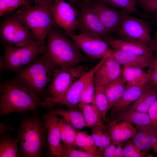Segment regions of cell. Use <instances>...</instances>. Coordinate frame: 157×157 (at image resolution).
Here are the masks:
<instances>
[{"instance_id": "32", "label": "cell", "mask_w": 157, "mask_h": 157, "mask_svg": "<svg viewBox=\"0 0 157 157\" xmlns=\"http://www.w3.org/2000/svg\"><path fill=\"white\" fill-rule=\"evenodd\" d=\"M34 0H0V17L15 11L20 7L32 5Z\"/></svg>"}, {"instance_id": "20", "label": "cell", "mask_w": 157, "mask_h": 157, "mask_svg": "<svg viewBox=\"0 0 157 157\" xmlns=\"http://www.w3.org/2000/svg\"><path fill=\"white\" fill-rule=\"evenodd\" d=\"M136 132L131 139L134 144L145 155L157 143L156 131L157 126L151 125L135 126Z\"/></svg>"}, {"instance_id": "6", "label": "cell", "mask_w": 157, "mask_h": 157, "mask_svg": "<svg viewBox=\"0 0 157 157\" xmlns=\"http://www.w3.org/2000/svg\"><path fill=\"white\" fill-rule=\"evenodd\" d=\"M45 46L34 39L22 45L3 47L4 53L0 62L5 69L15 73L42 54Z\"/></svg>"}, {"instance_id": "40", "label": "cell", "mask_w": 157, "mask_h": 157, "mask_svg": "<svg viewBox=\"0 0 157 157\" xmlns=\"http://www.w3.org/2000/svg\"><path fill=\"white\" fill-rule=\"evenodd\" d=\"M88 134L87 131H77L75 140V143L76 147L83 149Z\"/></svg>"}, {"instance_id": "19", "label": "cell", "mask_w": 157, "mask_h": 157, "mask_svg": "<svg viewBox=\"0 0 157 157\" xmlns=\"http://www.w3.org/2000/svg\"><path fill=\"white\" fill-rule=\"evenodd\" d=\"M148 85L141 86L126 84L122 96L110 109V117L129 108L130 105L141 95Z\"/></svg>"}, {"instance_id": "4", "label": "cell", "mask_w": 157, "mask_h": 157, "mask_svg": "<svg viewBox=\"0 0 157 157\" xmlns=\"http://www.w3.org/2000/svg\"><path fill=\"white\" fill-rule=\"evenodd\" d=\"M41 102L23 89L15 79L0 85L1 117L13 112L35 113L42 107Z\"/></svg>"}, {"instance_id": "36", "label": "cell", "mask_w": 157, "mask_h": 157, "mask_svg": "<svg viewBox=\"0 0 157 157\" xmlns=\"http://www.w3.org/2000/svg\"><path fill=\"white\" fill-rule=\"evenodd\" d=\"M144 13H157V0H136Z\"/></svg>"}, {"instance_id": "33", "label": "cell", "mask_w": 157, "mask_h": 157, "mask_svg": "<svg viewBox=\"0 0 157 157\" xmlns=\"http://www.w3.org/2000/svg\"><path fill=\"white\" fill-rule=\"evenodd\" d=\"M95 89V86L93 79L84 90L79 103L94 105Z\"/></svg>"}, {"instance_id": "10", "label": "cell", "mask_w": 157, "mask_h": 157, "mask_svg": "<svg viewBox=\"0 0 157 157\" xmlns=\"http://www.w3.org/2000/svg\"><path fill=\"white\" fill-rule=\"evenodd\" d=\"M65 33L90 58L101 60L111 53L113 50L100 36L84 33Z\"/></svg>"}, {"instance_id": "7", "label": "cell", "mask_w": 157, "mask_h": 157, "mask_svg": "<svg viewBox=\"0 0 157 157\" xmlns=\"http://www.w3.org/2000/svg\"><path fill=\"white\" fill-rule=\"evenodd\" d=\"M3 16L0 21V38L3 47L20 46L35 39L32 32L18 17L16 11Z\"/></svg>"}, {"instance_id": "43", "label": "cell", "mask_w": 157, "mask_h": 157, "mask_svg": "<svg viewBox=\"0 0 157 157\" xmlns=\"http://www.w3.org/2000/svg\"><path fill=\"white\" fill-rule=\"evenodd\" d=\"M122 144L123 143H122L117 145L115 151V157H124Z\"/></svg>"}, {"instance_id": "13", "label": "cell", "mask_w": 157, "mask_h": 157, "mask_svg": "<svg viewBox=\"0 0 157 157\" xmlns=\"http://www.w3.org/2000/svg\"><path fill=\"white\" fill-rule=\"evenodd\" d=\"M78 10L70 3L54 0L52 16L54 24L66 33L74 34L77 30Z\"/></svg>"}, {"instance_id": "35", "label": "cell", "mask_w": 157, "mask_h": 157, "mask_svg": "<svg viewBox=\"0 0 157 157\" xmlns=\"http://www.w3.org/2000/svg\"><path fill=\"white\" fill-rule=\"evenodd\" d=\"M76 147L64 146L61 157H94L84 151L77 150Z\"/></svg>"}, {"instance_id": "34", "label": "cell", "mask_w": 157, "mask_h": 157, "mask_svg": "<svg viewBox=\"0 0 157 157\" xmlns=\"http://www.w3.org/2000/svg\"><path fill=\"white\" fill-rule=\"evenodd\" d=\"M126 142L123 148L124 157H144L146 156L131 140Z\"/></svg>"}, {"instance_id": "44", "label": "cell", "mask_w": 157, "mask_h": 157, "mask_svg": "<svg viewBox=\"0 0 157 157\" xmlns=\"http://www.w3.org/2000/svg\"><path fill=\"white\" fill-rule=\"evenodd\" d=\"M153 39V46L152 51L154 53V55L157 56V32L154 33Z\"/></svg>"}, {"instance_id": "17", "label": "cell", "mask_w": 157, "mask_h": 157, "mask_svg": "<svg viewBox=\"0 0 157 157\" xmlns=\"http://www.w3.org/2000/svg\"><path fill=\"white\" fill-rule=\"evenodd\" d=\"M103 38L113 49H117L151 58H154L153 51L145 44L118 39L111 36Z\"/></svg>"}, {"instance_id": "31", "label": "cell", "mask_w": 157, "mask_h": 157, "mask_svg": "<svg viewBox=\"0 0 157 157\" xmlns=\"http://www.w3.org/2000/svg\"><path fill=\"white\" fill-rule=\"evenodd\" d=\"M94 105L103 120H106L110 107L108 99L102 86H95Z\"/></svg>"}, {"instance_id": "23", "label": "cell", "mask_w": 157, "mask_h": 157, "mask_svg": "<svg viewBox=\"0 0 157 157\" xmlns=\"http://www.w3.org/2000/svg\"><path fill=\"white\" fill-rule=\"evenodd\" d=\"M111 118V120L116 119L128 122L135 126L151 124V121L147 113L136 111L130 108L117 113Z\"/></svg>"}, {"instance_id": "9", "label": "cell", "mask_w": 157, "mask_h": 157, "mask_svg": "<svg viewBox=\"0 0 157 157\" xmlns=\"http://www.w3.org/2000/svg\"><path fill=\"white\" fill-rule=\"evenodd\" d=\"M130 15L127 13L123 17L116 38L145 44L152 51L153 41L149 23Z\"/></svg>"}, {"instance_id": "45", "label": "cell", "mask_w": 157, "mask_h": 157, "mask_svg": "<svg viewBox=\"0 0 157 157\" xmlns=\"http://www.w3.org/2000/svg\"><path fill=\"white\" fill-rule=\"evenodd\" d=\"M53 0H34L35 5L45 4Z\"/></svg>"}, {"instance_id": "3", "label": "cell", "mask_w": 157, "mask_h": 157, "mask_svg": "<svg viewBox=\"0 0 157 157\" xmlns=\"http://www.w3.org/2000/svg\"><path fill=\"white\" fill-rule=\"evenodd\" d=\"M35 113L24 117L15 133L23 157H42L47 146V129L42 119Z\"/></svg>"}, {"instance_id": "18", "label": "cell", "mask_w": 157, "mask_h": 157, "mask_svg": "<svg viewBox=\"0 0 157 157\" xmlns=\"http://www.w3.org/2000/svg\"><path fill=\"white\" fill-rule=\"evenodd\" d=\"M108 129L111 143L116 145L131 139L136 132L135 127L132 124L116 119L108 122Z\"/></svg>"}, {"instance_id": "1", "label": "cell", "mask_w": 157, "mask_h": 157, "mask_svg": "<svg viewBox=\"0 0 157 157\" xmlns=\"http://www.w3.org/2000/svg\"><path fill=\"white\" fill-rule=\"evenodd\" d=\"M42 54L56 68L75 66L86 60L77 44L54 24L47 33Z\"/></svg>"}, {"instance_id": "50", "label": "cell", "mask_w": 157, "mask_h": 157, "mask_svg": "<svg viewBox=\"0 0 157 157\" xmlns=\"http://www.w3.org/2000/svg\"><path fill=\"white\" fill-rule=\"evenodd\" d=\"M154 151L157 154V143L155 145L153 148Z\"/></svg>"}, {"instance_id": "26", "label": "cell", "mask_w": 157, "mask_h": 157, "mask_svg": "<svg viewBox=\"0 0 157 157\" xmlns=\"http://www.w3.org/2000/svg\"><path fill=\"white\" fill-rule=\"evenodd\" d=\"M78 107L83 114L87 127L98 126L108 128L95 105L79 103Z\"/></svg>"}, {"instance_id": "42", "label": "cell", "mask_w": 157, "mask_h": 157, "mask_svg": "<svg viewBox=\"0 0 157 157\" xmlns=\"http://www.w3.org/2000/svg\"><path fill=\"white\" fill-rule=\"evenodd\" d=\"M15 127L11 124H7L4 122L0 123V135L5 134L10 131H14Z\"/></svg>"}, {"instance_id": "30", "label": "cell", "mask_w": 157, "mask_h": 157, "mask_svg": "<svg viewBox=\"0 0 157 157\" xmlns=\"http://www.w3.org/2000/svg\"><path fill=\"white\" fill-rule=\"evenodd\" d=\"M115 9H119L127 14L133 13L141 16L144 14L138 10L136 7V0H96Z\"/></svg>"}, {"instance_id": "11", "label": "cell", "mask_w": 157, "mask_h": 157, "mask_svg": "<svg viewBox=\"0 0 157 157\" xmlns=\"http://www.w3.org/2000/svg\"><path fill=\"white\" fill-rule=\"evenodd\" d=\"M52 106L47 107V112L42 119L47 129V146L44 156L61 157L64 146L61 143L60 128V119L54 112Z\"/></svg>"}, {"instance_id": "24", "label": "cell", "mask_w": 157, "mask_h": 157, "mask_svg": "<svg viewBox=\"0 0 157 157\" xmlns=\"http://www.w3.org/2000/svg\"><path fill=\"white\" fill-rule=\"evenodd\" d=\"M19 144L17 137L12 136L10 132L0 135V157H23Z\"/></svg>"}, {"instance_id": "38", "label": "cell", "mask_w": 157, "mask_h": 157, "mask_svg": "<svg viewBox=\"0 0 157 157\" xmlns=\"http://www.w3.org/2000/svg\"><path fill=\"white\" fill-rule=\"evenodd\" d=\"M147 113L151 121V125L157 126V99L150 107Z\"/></svg>"}, {"instance_id": "14", "label": "cell", "mask_w": 157, "mask_h": 157, "mask_svg": "<svg viewBox=\"0 0 157 157\" xmlns=\"http://www.w3.org/2000/svg\"><path fill=\"white\" fill-rule=\"evenodd\" d=\"M89 6L98 17L108 33L113 37V35L116 34L127 13L96 0L92 1Z\"/></svg>"}, {"instance_id": "41", "label": "cell", "mask_w": 157, "mask_h": 157, "mask_svg": "<svg viewBox=\"0 0 157 157\" xmlns=\"http://www.w3.org/2000/svg\"><path fill=\"white\" fill-rule=\"evenodd\" d=\"M116 144L111 143L104 149L102 156L104 157H115L116 148Z\"/></svg>"}, {"instance_id": "37", "label": "cell", "mask_w": 157, "mask_h": 157, "mask_svg": "<svg viewBox=\"0 0 157 157\" xmlns=\"http://www.w3.org/2000/svg\"><path fill=\"white\" fill-rule=\"evenodd\" d=\"M83 151L93 155L94 157H102L99 154L98 149L91 135H88L84 146Z\"/></svg>"}, {"instance_id": "46", "label": "cell", "mask_w": 157, "mask_h": 157, "mask_svg": "<svg viewBox=\"0 0 157 157\" xmlns=\"http://www.w3.org/2000/svg\"><path fill=\"white\" fill-rule=\"evenodd\" d=\"M74 6H78L81 2V0H68Z\"/></svg>"}, {"instance_id": "51", "label": "cell", "mask_w": 157, "mask_h": 157, "mask_svg": "<svg viewBox=\"0 0 157 157\" xmlns=\"http://www.w3.org/2000/svg\"><path fill=\"white\" fill-rule=\"evenodd\" d=\"M155 135H156V137L157 139V128L156 130Z\"/></svg>"}, {"instance_id": "15", "label": "cell", "mask_w": 157, "mask_h": 157, "mask_svg": "<svg viewBox=\"0 0 157 157\" xmlns=\"http://www.w3.org/2000/svg\"><path fill=\"white\" fill-rule=\"evenodd\" d=\"M78 10V33H84L100 36L103 38L111 36L97 15L92 12L89 5L81 2L77 6Z\"/></svg>"}, {"instance_id": "22", "label": "cell", "mask_w": 157, "mask_h": 157, "mask_svg": "<svg viewBox=\"0 0 157 157\" xmlns=\"http://www.w3.org/2000/svg\"><path fill=\"white\" fill-rule=\"evenodd\" d=\"M122 75L128 85L146 86L150 81L149 74L139 67H123Z\"/></svg>"}, {"instance_id": "29", "label": "cell", "mask_w": 157, "mask_h": 157, "mask_svg": "<svg viewBox=\"0 0 157 157\" xmlns=\"http://www.w3.org/2000/svg\"><path fill=\"white\" fill-rule=\"evenodd\" d=\"M61 141L65 147H76V138L78 131L67 121L63 118L60 123Z\"/></svg>"}, {"instance_id": "5", "label": "cell", "mask_w": 157, "mask_h": 157, "mask_svg": "<svg viewBox=\"0 0 157 157\" xmlns=\"http://www.w3.org/2000/svg\"><path fill=\"white\" fill-rule=\"evenodd\" d=\"M54 0L45 4L24 6L17 10V15L33 34L35 39L45 45L47 33L54 24Z\"/></svg>"}, {"instance_id": "28", "label": "cell", "mask_w": 157, "mask_h": 157, "mask_svg": "<svg viewBox=\"0 0 157 157\" xmlns=\"http://www.w3.org/2000/svg\"><path fill=\"white\" fill-rule=\"evenodd\" d=\"M157 99V91L149 84L141 95L129 108L136 111L147 113Z\"/></svg>"}, {"instance_id": "49", "label": "cell", "mask_w": 157, "mask_h": 157, "mask_svg": "<svg viewBox=\"0 0 157 157\" xmlns=\"http://www.w3.org/2000/svg\"><path fill=\"white\" fill-rule=\"evenodd\" d=\"M81 1L82 3L86 5H89L92 1V0H81Z\"/></svg>"}, {"instance_id": "2", "label": "cell", "mask_w": 157, "mask_h": 157, "mask_svg": "<svg viewBox=\"0 0 157 157\" xmlns=\"http://www.w3.org/2000/svg\"><path fill=\"white\" fill-rule=\"evenodd\" d=\"M56 68L41 54L15 72L14 79L23 89L42 101Z\"/></svg>"}, {"instance_id": "25", "label": "cell", "mask_w": 157, "mask_h": 157, "mask_svg": "<svg viewBox=\"0 0 157 157\" xmlns=\"http://www.w3.org/2000/svg\"><path fill=\"white\" fill-rule=\"evenodd\" d=\"M53 110L57 115L67 121L78 131L87 127L83 114L78 107L67 109L59 108Z\"/></svg>"}, {"instance_id": "12", "label": "cell", "mask_w": 157, "mask_h": 157, "mask_svg": "<svg viewBox=\"0 0 157 157\" xmlns=\"http://www.w3.org/2000/svg\"><path fill=\"white\" fill-rule=\"evenodd\" d=\"M106 57V56L101 59L94 67L78 79L62 96L52 102L53 106L59 104L66 106L68 108H77L84 90L93 79L95 73Z\"/></svg>"}, {"instance_id": "27", "label": "cell", "mask_w": 157, "mask_h": 157, "mask_svg": "<svg viewBox=\"0 0 157 157\" xmlns=\"http://www.w3.org/2000/svg\"><path fill=\"white\" fill-rule=\"evenodd\" d=\"M126 86V82L122 74L115 80L103 86L109 101L110 109L121 97Z\"/></svg>"}, {"instance_id": "39", "label": "cell", "mask_w": 157, "mask_h": 157, "mask_svg": "<svg viewBox=\"0 0 157 157\" xmlns=\"http://www.w3.org/2000/svg\"><path fill=\"white\" fill-rule=\"evenodd\" d=\"M148 68L147 72L150 78L149 84L157 91V67L151 64Z\"/></svg>"}, {"instance_id": "48", "label": "cell", "mask_w": 157, "mask_h": 157, "mask_svg": "<svg viewBox=\"0 0 157 157\" xmlns=\"http://www.w3.org/2000/svg\"><path fill=\"white\" fill-rule=\"evenodd\" d=\"M151 64L157 67V56H154Z\"/></svg>"}, {"instance_id": "8", "label": "cell", "mask_w": 157, "mask_h": 157, "mask_svg": "<svg viewBox=\"0 0 157 157\" xmlns=\"http://www.w3.org/2000/svg\"><path fill=\"white\" fill-rule=\"evenodd\" d=\"M87 72L85 67L80 64L56 68L51 81L46 90V97L43 101L51 102L52 104Z\"/></svg>"}, {"instance_id": "21", "label": "cell", "mask_w": 157, "mask_h": 157, "mask_svg": "<svg viewBox=\"0 0 157 157\" xmlns=\"http://www.w3.org/2000/svg\"><path fill=\"white\" fill-rule=\"evenodd\" d=\"M111 56L123 67L143 69L149 67L152 63L153 58L113 49Z\"/></svg>"}, {"instance_id": "16", "label": "cell", "mask_w": 157, "mask_h": 157, "mask_svg": "<svg viewBox=\"0 0 157 157\" xmlns=\"http://www.w3.org/2000/svg\"><path fill=\"white\" fill-rule=\"evenodd\" d=\"M111 53L94 74L93 81L95 86H106L122 74L121 65L112 56Z\"/></svg>"}, {"instance_id": "47", "label": "cell", "mask_w": 157, "mask_h": 157, "mask_svg": "<svg viewBox=\"0 0 157 157\" xmlns=\"http://www.w3.org/2000/svg\"><path fill=\"white\" fill-rule=\"evenodd\" d=\"M152 18L153 20L157 24V13H151Z\"/></svg>"}]
</instances>
